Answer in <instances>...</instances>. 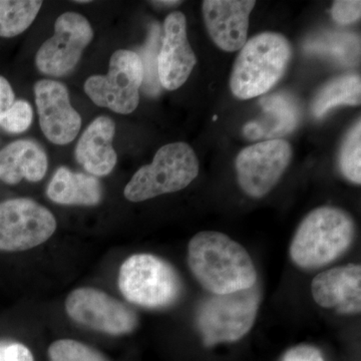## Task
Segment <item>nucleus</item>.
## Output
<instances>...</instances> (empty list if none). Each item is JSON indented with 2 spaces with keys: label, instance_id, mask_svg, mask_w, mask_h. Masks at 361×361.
<instances>
[{
  "label": "nucleus",
  "instance_id": "obj_1",
  "mask_svg": "<svg viewBox=\"0 0 361 361\" xmlns=\"http://www.w3.org/2000/svg\"><path fill=\"white\" fill-rule=\"evenodd\" d=\"M188 264L197 281L213 295L246 290L257 284V271L248 252L223 233L195 235L188 246Z\"/></svg>",
  "mask_w": 361,
  "mask_h": 361
},
{
  "label": "nucleus",
  "instance_id": "obj_2",
  "mask_svg": "<svg viewBox=\"0 0 361 361\" xmlns=\"http://www.w3.org/2000/svg\"><path fill=\"white\" fill-rule=\"evenodd\" d=\"M355 237V221L348 213L336 207H320L311 211L297 228L290 257L303 269L323 267L343 255Z\"/></svg>",
  "mask_w": 361,
  "mask_h": 361
},
{
  "label": "nucleus",
  "instance_id": "obj_3",
  "mask_svg": "<svg viewBox=\"0 0 361 361\" xmlns=\"http://www.w3.org/2000/svg\"><path fill=\"white\" fill-rule=\"evenodd\" d=\"M292 59L290 42L280 33L255 35L240 51L230 78V89L240 99L269 92L283 78Z\"/></svg>",
  "mask_w": 361,
  "mask_h": 361
},
{
  "label": "nucleus",
  "instance_id": "obj_4",
  "mask_svg": "<svg viewBox=\"0 0 361 361\" xmlns=\"http://www.w3.org/2000/svg\"><path fill=\"white\" fill-rule=\"evenodd\" d=\"M199 174V161L186 142L166 145L149 165L140 168L128 183L123 195L130 202H142L175 193L189 186Z\"/></svg>",
  "mask_w": 361,
  "mask_h": 361
},
{
  "label": "nucleus",
  "instance_id": "obj_5",
  "mask_svg": "<svg viewBox=\"0 0 361 361\" xmlns=\"http://www.w3.org/2000/svg\"><path fill=\"white\" fill-rule=\"evenodd\" d=\"M118 288L123 297L145 308H165L179 299L182 283L172 265L151 254H135L121 266Z\"/></svg>",
  "mask_w": 361,
  "mask_h": 361
},
{
  "label": "nucleus",
  "instance_id": "obj_6",
  "mask_svg": "<svg viewBox=\"0 0 361 361\" xmlns=\"http://www.w3.org/2000/svg\"><path fill=\"white\" fill-rule=\"evenodd\" d=\"M260 299L257 284L246 290L207 298L197 313L204 344L213 346L245 336L255 322Z\"/></svg>",
  "mask_w": 361,
  "mask_h": 361
},
{
  "label": "nucleus",
  "instance_id": "obj_7",
  "mask_svg": "<svg viewBox=\"0 0 361 361\" xmlns=\"http://www.w3.org/2000/svg\"><path fill=\"white\" fill-rule=\"evenodd\" d=\"M144 68L137 52L120 49L114 52L106 75H92L85 82V92L97 106L129 115L140 103Z\"/></svg>",
  "mask_w": 361,
  "mask_h": 361
},
{
  "label": "nucleus",
  "instance_id": "obj_8",
  "mask_svg": "<svg viewBox=\"0 0 361 361\" xmlns=\"http://www.w3.org/2000/svg\"><path fill=\"white\" fill-rule=\"evenodd\" d=\"M56 229L51 211L30 199L0 203V251L30 250L47 241Z\"/></svg>",
  "mask_w": 361,
  "mask_h": 361
},
{
  "label": "nucleus",
  "instance_id": "obj_9",
  "mask_svg": "<svg viewBox=\"0 0 361 361\" xmlns=\"http://www.w3.org/2000/svg\"><path fill=\"white\" fill-rule=\"evenodd\" d=\"M292 153L291 145L282 139L267 140L242 149L235 161L241 189L253 198L264 197L288 168Z\"/></svg>",
  "mask_w": 361,
  "mask_h": 361
},
{
  "label": "nucleus",
  "instance_id": "obj_10",
  "mask_svg": "<svg viewBox=\"0 0 361 361\" xmlns=\"http://www.w3.org/2000/svg\"><path fill=\"white\" fill-rule=\"evenodd\" d=\"M92 39L94 30L85 16L63 13L54 25V37L39 47L35 65L40 73L51 77L70 75Z\"/></svg>",
  "mask_w": 361,
  "mask_h": 361
},
{
  "label": "nucleus",
  "instance_id": "obj_11",
  "mask_svg": "<svg viewBox=\"0 0 361 361\" xmlns=\"http://www.w3.org/2000/svg\"><path fill=\"white\" fill-rule=\"evenodd\" d=\"M66 310L78 324L111 336L130 334L137 325V314L127 305L90 287L71 291L66 300Z\"/></svg>",
  "mask_w": 361,
  "mask_h": 361
},
{
  "label": "nucleus",
  "instance_id": "obj_12",
  "mask_svg": "<svg viewBox=\"0 0 361 361\" xmlns=\"http://www.w3.org/2000/svg\"><path fill=\"white\" fill-rule=\"evenodd\" d=\"M35 104L40 129L52 144H70L82 127L80 114L71 106L65 85L52 80H42L35 85Z\"/></svg>",
  "mask_w": 361,
  "mask_h": 361
},
{
  "label": "nucleus",
  "instance_id": "obj_13",
  "mask_svg": "<svg viewBox=\"0 0 361 361\" xmlns=\"http://www.w3.org/2000/svg\"><path fill=\"white\" fill-rule=\"evenodd\" d=\"M196 63V56L188 39L186 16L180 11L169 14L157 56L159 82L168 90L179 89L187 82Z\"/></svg>",
  "mask_w": 361,
  "mask_h": 361
},
{
  "label": "nucleus",
  "instance_id": "obj_14",
  "mask_svg": "<svg viewBox=\"0 0 361 361\" xmlns=\"http://www.w3.org/2000/svg\"><path fill=\"white\" fill-rule=\"evenodd\" d=\"M254 0H206L203 2L204 23L209 35L219 49L239 51L246 44L249 18Z\"/></svg>",
  "mask_w": 361,
  "mask_h": 361
},
{
  "label": "nucleus",
  "instance_id": "obj_15",
  "mask_svg": "<svg viewBox=\"0 0 361 361\" xmlns=\"http://www.w3.org/2000/svg\"><path fill=\"white\" fill-rule=\"evenodd\" d=\"M311 293L318 305L336 308L341 314H356L361 308V267L341 266L319 273L311 283Z\"/></svg>",
  "mask_w": 361,
  "mask_h": 361
},
{
  "label": "nucleus",
  "instance_id": "obj_16",
  "mask_svg": "<svg viewBox=\"0 0 361 361\" xmlns=\"http://www.w3.org/2000/svg\"><path fill=\"white\" fill-rule=\"evenodd\" d=\"M116 125L108 116H99L85 129L75 147V159L90 175L110 174L116 164L113 147Z\"/></svg>",
  "mask_w": 361,
  "mask_h": 361
},
{
  "label": "nucleus",
  "instance_id": "obj_17",
  "mask_svg": "<svg viewBox=\"0 0 361 361\" xmlns=\"http://www.w3.org/2000/svg\"><path fill=\"white\" fill-rule=\"evenodd\" d=\"M264 116L246 123L243 134L247 139L276 140L290 134L301 120L298 102L287 92H278L262 97L260 101Z\"/></svg>",
  "mask_w": 361,
  "mask_h": 361
},
{
  "label": "nucleus",
  "instance_id": "obj_18",
  "mask_svg": "<svg viewBox=\"0 0 361 361\" xmlns=\"http://www.w3.org/2000/svg\"><path fill=\"white\" fill-rule=\"evenodd\" d=\"M47 156L37 142L20 140L0 151V180L16 185L21 180L39 182L47 174Z\"/></svg>",
  "mask_w": 361,
  "mask_h": 361
},
{
  "label": "nucleus",
  "instance_id": "obj_19",
  "mask_svg": "<svg viewBox=\"0 0 361 361\" xmlns=\"http://www.w3.org/2000/svg\"><path fill=\"white\" fill-rule=\"evenodd\" d=\"M47 196L61 205L94 206L102 200V187L92 176L61 167L47 186Z\"/></svg>",
  "mask_w": 361,
  "mask_h": 361
},
{
  "label": "nucleus",
  "instance_id": "obj_20",
  "mask_svg": "<svg viewBox=\"0 0 361 361\" xmlns=\"http://www.w3.org/2000/svg\"><path fill=\"white\" fill-rule=\"evenodd\" d=\"M303 47L307 54L325 56L342 66H355L360 61V39L353 32L324 30L308 37Z\"/></svg>",
  "mask_w": 361,
  "mask_h": 361
},
{
  "label": "nucleus",
  "instance_id": "obj_21",
  "mask_svg": "<svg viewBox=\"0 0 361 361\" xmlns=\"http://www.w3.org/2000/svg\"><path fill=\"white\" fill-rule=\"evenodd\" d=\"M361 80L356 75H342L327 82L316 94L311 111L316 118H322L338 106H360Z\"/></svg>",
  "mask_w": 361,
  "mask_h": 361
},
{
  "label": "nucleus",
  "instance_id": "obj_22",
  "mask_svg": "<svg viewBox=\"0 0 361 361\" xmlns=\"http://www.w3.org/2000/svg\"><path fill=\"white\" fill-rule=\"evenodd\" d=\"M42 6L39 0H0V37H13L25 32Z\"/></svg>",
  "mask_w": 361,
  "mask_h": 361
},
{
  "label": "nucleus",
  "instance_id": "obj_23",
  "mask_svg": "<svg viewBox=\"0 0 361 361\" xmlns=\"http://www.w3.org/2000/svg\"><path fill=\"white\" fill-rule=\"evenodd\" d=\"M339 168L342 175L350 182L361 183V123H355L346 135L341 145L338 157Z\"/></svg>",
  "mask_w": 361,
  "mask_h": 361
},
{
  "label": "nucleus",
  "instance_id": "obj_24",
  "mask_svg": "<svg viewBox=\"0 0 361 361\" xmlns=\"http://www.w3.org/2000/svg\"><path fill=\"white\" fill-rule=\"evenodd\" d=\"M49 361H106L96 349L73 339H59L49 348Z\"/></svg>",
  "mask_w": 361,
  "mask_h": 361
},
{
  "label": "nucleus",
  "instance_id": "obj_25",
  "mask_svg": "<svg viewBox=\"0 0 361 361\" xmlns=\"http://www.w3.org/2000/svg\"><path fill=\"white\" fill-rule=\"evenodd\" d=\"M33 111L32 106L23 99L14 102L11 108L7 111L0 120V127L6 132L20 134L25 132L32 125Z\"/></svg>",
  "mask_w": 361,
  "mask_h": 361
},
{
  "label": "nucleus",
  "instance_id": "obj_26",
  "mask_svg": "<svg viewBox=\"0 0 361 361\" xmlns=\"http://www.w3.org/2000/svg\"><path fill=\"white\" fill-rule=\"evenodd\" d=\"M159 26L155 25L152 30V35L149 37V44L147 45L146 51L144 52V59L146 61H142V68H144V80H148V85L151 89V94L154 92H158V71H157V54L156 51L158 49L159 39Z\"/></svg>",
  "mask_w": 361,
  "mask_h": 361
},
{
  "label": "nucleus",
  "instance_id": "obj_27",
  "mask_svg": "<svg viewBox=\"0 0 361 361\" xmlns=\"http://www.w3.org/2000/svg\"><path fill=\"white\" fill-rule=\"evenodd\" d=\"M331 16L341 25L355 23L361 16V2L360 0H338L332 6Z\"/></svg>",
  "mask_w": 361,
  "mask_h": 361
},
{
  "label": "nucleus",
  "instance_id": "obj_28",
  "mask_svg": "<svg viewBox=\"0 0 361 361\" xmlns=\"http://www.w3.org/2000/svg\"><path fill=\"white\" fill-rule=\"evenodd\" d=\"M0 361H35L32 351L21 343L0 344Z\"/></svg>",
  "mask_w": 361,
  "mask_h": 361
},
{
  "label": "nucleus",
  "instance_id": "obj_29",
  "mask_svg": "<svg viewBox=\"0 0 361 361\" xmlns=\"http://www.w3.org/2000/svg\"><path fill=\"white\" fill-rule=\"evenodd\" d=\"M283 361H324L319 349L310 345H299L287 351Z\"/></svg>",
  "mask_w": 361,
  "mask_h": 361
},
{
  "label": "nucleus",
  "instance_id": "obj_30",
  "mask_svg": "<svg viewBox=\"0 0 361 361\" xmlns=\"http://www.w3.org/2000/svg\"><path fill=\"white\" fill-rule=\"evenodd\" d=\"M14 102H16V97H14L13 87L7 82L6 78L0 75V120L11 108Z\"/></svg>",
  "mask_w": 361,
  "mask_h": 361
},
{
  "label": "nucleus",
  "instance_id": "obj_31",
  "mask_svg": "<svg viewBox=\"0 0 361 361\" xmlns=\"http://www.w3.org/2000/svg\"><path fill=\"white\" fill-rule=\"evenodd\" d=\"M154 4L156 6H177V4H180V1H174V0H171V1H155Z\"/></svg>",
  "mask_w": 361,
  "mask_h": 361
},
{
  "label": "nucleus",
  "instance_id": "obj_32",
  "mask_svg": "<svg viewBox=\"0 0 361 361\" xmlns=\"http://www.w3.org/2000/svg\"><path fill=\"white\" fill-rule=\"evenodd\" d=\"M78 4H89L90 0H80V1H75Z\"/></svg>",
  "mask_w": 361,
  "mask_h": 361
}]
</instances>
